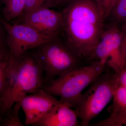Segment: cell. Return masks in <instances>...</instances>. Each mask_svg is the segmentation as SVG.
<instances>
[{
	"instance_id": "cell-18",
	"label": "cell",
	"mask_w": 126,
	"mask_h": 126,
	"mask_svg": "<svg viewBox=\"0 0 126 126\" xmlns=\"http://www.w3.org/2000/svg\"><path fill=\"white\" fill-rule=\"evenodd\" d=\"M6 29L0 15V55L10 53ZM11 53V52H10Z\"/></svg>"
},
{
	"instance_id": "cell-11",
	"label": "cell",
	"mask_w": 126,
	"mask_h": 126,
	"mask_svg": "<svg viewBox=\"0 0 126 126\" xmlns=\"http://www.w3.org/2000/svg\"><path fill=\"white\" fill-rule=\"evenodd\" d=\"M25 5V0H3L1 17L7 23H16L23 16Z\"/></svg>"
},
{
	"instance_id": "cell-23",
	"label": "cell",
	"mask_w": 126,
	"mask_h": 126,
	"mask_svg": "<svg viewBox=\"0 0 126 126\" xmlns=\"http://www.w3.org/2000/svg\"><path fill=\"white\" fill-rule=\"evenodd\" d=\"M3 0H0V7L1 5H2V3H3Z\"/></svg>"
},
{
	"instance_id": "cell-24",
	"label": "cell",
	"mask_w": 126,
	"mask_h": 126,
	"mask_svg": "<svg viewBox=\"0 0 126 126\" xmlns=\"http://www.w3.org/2000/svg\"><path fill=\"white\" fill-rule=\"evenodd\" d=\"M124 27H125V29H126V25H125V26H124Z\"/></svg>"
},
{
	"instance_id": "cell-9",
	"label": "cell",
	"mask_w": 126,
	"mask_h": 126,
	"mask_svg": "<svg viewBox=\"0 0 126 126\" xmlns=\"http://www.w3.org/2000/svg\"><path fill=\"white\" fill-rule=\"evenodd\" d=\"M19 101L21 108L25 116V126H32L60 102L55 96L47 93L43 89L26 94Z\"/></svg>"
},
{
	"instance_id": "cell-21",
	"label": "cell",
	"mask_w": 126,
	"mask_h": 126,
	"mask_svg": "<svg viewBox=\"0 0 126 126\" xmlns=\"http://www.w3.org/2000/svg\"><path fill=\"white\" fill-rule=\"evenodd\" d=\"M126 32L124 35H123L121 44V51L123 58L125 62L126 66Z\"/></svg>"
},
{
	"instance_id": "cell-1",
	"label": "cell",
	"mask_w": 126,
	"mask_h": 126,
	"mask_svg": "<svg viewBox=\"0 0 126 126\" xmlns=\"http://www.w3.org/2000/svg\"><path fill=\"white\" fill-rule=\"evenodd\" d=\"M61 12L63 39L78 59L90 58L105 29L97 0H72Z\"/></svg>"
},
{
	"instance_id": "cell-17",
	"label": "cell",
	"mask_w": 126,
	"mask_h": 126,
	"mask_svg": "<svg viewBox=\"0 0 126 126\" xmlns=\"http://www.w3.org/2000/svg\"><path fill=\"white\" fill-rule=\"evenodd\" d=\"M104 126H126V109L112 117H108L102 121Z\"/></svg>"
},
{
	"instance_id": "cell-10",
	"label": "cell",
	"mask_w": 126,
	"mask_h": 126,
	"mask_svg": "<svg viewBox=\"0 0 126 126\" xmlns=\"http://www.w3.org/2000/svg\"><path fill=\"white\" fill-rule=\"evenodd\" d=\"M78 118L75 110L60 101L33 126H79Z\"/></svg>"
},
{
	"instance_id": "cell-4",
	"label": "cell",
	"mask_w": 126,
	"mask_h": 126,
	"mask_svg": "<svg viewBox=\"0 0 126 126\" xmlns=\"http://www.w3.org/2000/svg\"><path fill=\"white\" fill-rule=\"evenodd\" d=\"M44 73L45 84L78 67V59L59 35L30 50Z\"/></svg>"
},
{
	"instance_id": "cell-20",
	"label": "cell",
	"mask_w": 126,
	"mask_h": 126,
	"mask_svg": "<svg viewBox=\"0 0 126 126\" xmlns=\"http://www.w3.org/2000/svg\"><path fill=\"white\" fill-rule=\"evenodd\" d=\"M114 82L115 87H126V68L119 73H115Z\"/></svg>"
},
{
	"instance_id": "cell-6",
	"label": "cell",
	"mask_w": 126,
	"mask_h": 126,
	"mask_svg": "<svg viewBox=\"0 0 126 126\" xmlns=\"http://www.w3.org/2000/svg\"><path fill=\"white\" fill-rule=\"evenodd\" d=\"M123 37L116 23L105 28L90 58L96 59L108 65L115 73L124 70L126 66L122 54Z\"/></svg>"
},
{
	"instance_id": "cell-13",
	"label": "cell",
	"mask_w": 126,
	"mask_h": 126,
	"mask_svg": "<svg viewBox=\"0 0 126 126\" xmlns=\"http://www.w3.org/2000/svg\"><path fill=\"white\" fill-rule=\"evenodd\" d=\"M112 111L110 115H114L126 109V87H115Z\"/></svg>"
},
{
	"instance_id": "cell-16",
	"label": "cell",
	"mask_w": 126,
	"mask_h": 126,
	"mask_svg": "<svg viewBox=\"0 0 126 126\" xmlns=\"http://www.w3.org/2000/svg\"><path fill=\"white\" fill-rule=\"evenodd\" d=\"M57 7H58L57 0H25L23 15L40 8L53 9Z\"/></svg>"
},
{
	"instance_id": "cell-15",
	"label": "cell",
	"mask_w": 126,
	"mask_h": 126,
	"mask_svg": "<svg viewBox=\"0 0 126 126\" xmlns=\"http://www.w3.org/2000/svg\"><path fill=\"white\" fill-rule=\"evenodd\" d=\"M109 16L116 24L126 22V0H116Z\"/></svg>"
},
{
	"instance_id": "cell-3",
	"label": "cell",
	"mask_w": 126,
	"mask_h": 126,
	"mask_svg": "<svg viewBox=\"0 0 126 126\" xmlns=\"http://www.w3.org/2000/svg\"><path fill=\"white\" fill-rule=\"evenodd\" d=\"M106 64L95 61L90 65L76 67L60 75L46 84L43 89L59 101L75 108L82 92L103 73Z\"/></svg>"
},
{
	"instance_id": "cell-22",
	"label": "cell",
	"mask_w": 126,
	"mask_h": 126,
	"mask_svg": "<svg viewBox=\"0 0 126 126\" xmlns=\"http://www.w3.org/2000/svg\"><path fill=\"white\" fill-rule=\"evenodd\" d=\"M72 0H57L58 6L63 7Z\"/></svg>"
},
{
	"instance_id": "cell-8",
	"label": "cell",
	"mask_w": 126,
	"mask_h": 126,
	"mask_svg": "<svg viewBox=\"0 0 126 126\" xmlns=\"http://www.w3.org/2000/svg\"><path fill=\"white\" fill-rule=\"evenodd\" d=\"M29 25L42 33L55 36L59 35L63 26L61 12L50 8H40L23 15L15 23Z\"/></svg>"
},
{
	"instance_id": "cell-14",
	"label": "cell",
	"mask_w": 126,
	"mask_h": 126,
	"mask_svg": "<svg viewBox=\"0 0 126 126\" xmlns=\"http://www.w3.org/2000/svg\"><path fill=\"white\" fill-rule=\"evenodd\" d=\"M21 108L20 103L19 101L16 103L11 109L2 117L0 121V126H24L19 116V113Z\"/></svg>"
},
{
	"instance_id": "cell-5",
	"label": "cell",
	"mask_w": 126,
	"mask_h": 126,
	"mask_svg": "<svg viewBox=\"0 0 126 126\" xmlns=\"http://www.w3.org/2000/svg\"><path fill=\"white\" fill-rule=\"evenodd\" d=\"M115 74L108 72L101 74L91 84L88 90L81 94L75 108L81 126H89L90 121L112 99Z\"/></svg>"
},
{
	"instance_id": "cell-19",
	"label": "cell",
	"mask_w": 126,
	"mask_h": 126,
	"mask_svg": "<svg viewBox=\"0 0 126 126\" xmlns=\"http://www.w3.org/2000/svg\"><path fill=\"white\" fill-rule=\"evenodd\" d=\"M101 7L105 19L108 18L116 0H97Z\"/></svg>"
},
{
	"instance_id": "cell-7",
	"label": "cell",
	"mask_w": 126,
	"mask_h": 126,
	"mask_svg": "<svg viewBox=\"0 0 126 126\" xmlns=\"http://www.w3.org/2000/svg\"><path fill=\"white\" fill-rule=\"evenodd\" d=\"M1 18L7 32L9 49L13 57H18L55 36L40 33L29 25L7 23Z\"/></svg>"
},
{
	"instance_id": "cell-12",
	"label": "cell",
	"mask_w": 126,
	"mask_h": 126,
	"mask_svg": "<svg viewBox=\"0 0 126 126\" xmlns=\"http://www.w3.org/2000/svg\"><path fill=\"white\" fill-rule=\"evenodd\" d=\"M12 57L11 53L0 55V100L4 95L9 83Z\"/></svg>"
},
{
	"instance_id": "cell-2",
	"label": "cell",
	"mask_w": 126,
	"mask_h": 126,
	"mask_svg": "<svg viewBox=\"0 0 126 126\" xmlns=\"http://www.w3.org/2000/svg\"><path fill=\"white\" fill-rule=\"evenodd\" d=\"M45 84L43 70L30 50L12 56L9 83L0 100V121L22 97L42 90Z\"/></svg>"
}]
</instances>
